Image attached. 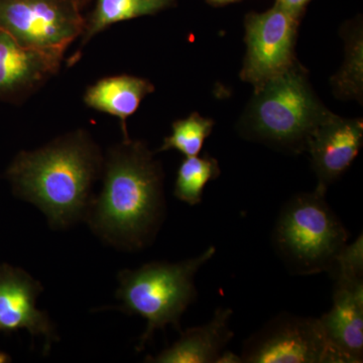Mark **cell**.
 <instances>
[{
    "instance_id": "22",
    "label": "cell",
    "mask_w": 363,
    "mask_h": 363,
    "mask_svg": "<svg viewBox=\"0 0 363 363\" xmlns=\"http://www.w3.org/2000/svg\"><path fill=\"white\" fill-rule=\"evenodd\" d=\"M11 362V358L7 357L6 353L0 352V363H6Z\"/></svg>"
},
{
    "instance_id": "15",
    "label": "cell",
    "mask_w": 363,
    "mask_h": 363,
    "mask_svg": "<svg viewBox=\"0 0 363 363\" xmlns=\"http://www.w3.org/2000/svg\"><path fill=\"white\" fill-rule=\"evenodd\" d=\"M176 2L177 0H97L92 13L86 18L78 52L95 35L114 23L143 16H154L171 9ZM76 57L77 55L70 59L72 63L74 64Z\"/></svg>"
},
{
    "instance_id": "4",
    "label": "cell",
    "mask_w": 363,
    "mask_h": 363,
    "mask_svg": "<svg viewBox=\"0 0 363 363\" xmlns=\"http://www.w3.org/2000/svg\"><path fill=\"white\" fill-rule=\"evenodd\" d=\"M214 247L194 259L177 264L154 262L138 269L119 272L116 298L121 309L147 320V328L136 350L142 351L155 331L173 325L180 330L182 315L195 300V274L214 257Z\"/></svg>"
},
{
    "instance_id": "14",
    "label": "cell",
    "mask_w": 363,
    "mask_h": 363,
    "mask_svg": "<svg viewBox=\"0 0 363 363\" xmlns=\"http://www.w3.org/2000/svg\"><path fill=\"white\" fill-rule=\"evenodd\" d=\"M154 91L155 86L147 79L123 74L100 79L90 85L85 91L83 101L89 108L119 118L123 138H128L126 121Z\"/></svg>"
},
{
    "instance_id": "20",
    "label": "cell",
    "mask_w": 363,
    "mask_h": 363,
    "mask_svg": "<svg viewBox=\"0 0 363 363\" xmlns=\"http://www.w3.org/2000/svg\"><path fill=\"white\" fill-rule=\"evenodd\" d=\"M238 363L241 362V358L238 355L233 354V352L229 351H224L222 353L220 358H219L218 363Z\"/></svg>"
},
{
    "instance_id": "17",
    "label": "cell",
    "mask_w": 363,
    "mask_h": 363,
    "mask_svg": "<svg viewBox=\"0 0 363 363\" xmlns=\"http://www.w3.org/2000/svg\"><path fill=\"white\" fill-rule=\"evenodd\" d=\"M214 124L212 119L203 117L197 112L187 118L179 119L172 125V135L164 138L157 152L176 150L186 157L198 156L205 140L211 135Z\"/></svg>"
},
{
    "instance_id": "13",
    "label": "cell",
    "mask_w": 363,
    "mask_h": 363,
    "mask_svg": "<svg viewBox=\"0 0 363 363\" xmlns=\"http://www.w3.org/2000/svg\"><path fill=\"white\" fill-rule=\"evenodd\" d=\"M233 310L220 308L211 321L204 326L194 327L182 333L171 347L157 357H147V362L156 363H218L224 348L233 337L229 322Z\"/></svg>"
},
{
    "instance_id": "18",
    "label": "cell",
    "mask_w": 363,
    "mask_h": 363,
    "mask_svg": "<svg viewBox=\"0 0 363 363\" xmlns=\"http://www.w3.org/2000/svg\"><path fill=\"white\" fill-rule=\"evenodd\" d=\"M350 50L347 51V59L342 70L333 79L334 89L343 97L358 98L362 95V32L351 37L347 42Z\"/></svg>"
},
{
    "instance_id": "9",
    "label": "cell",
    "mask_w": 363,
    "mask_h": 363,
    "mask_svg": "<svg viewBox=\"0 0 363 363\" xmlns=\"http://www.w3.org/2000/svg\"><path fill=\"white\" fill-rule=\"evenodd\" d=\"M301 18L279 4L262 13L245 16L247 55L240 72L255 91L281 75L296 62L295 45Z\"/></svg>"
},
{
    "instance_id": "3",
    "label": "cell",
    "mask_w": 363,
    "mask_h": 363,
    "mask_svg": "<svg viewBox=\"0 0 363 363\" xmlns=\"http://www.w3.org/2000/svg\"><path fill=\"white\" fill-rule=\"evenodd\" d=\"M297 61L255 91L243 121L245 135L274 147L302 152L312 133L330 116Z\"/></svg>"
},
{
    "instance_id": "10",
    "label": "cell",
    "mask_w": 363,
    "mask_h": 363,
    "mask_svg": "<svg viewBox=\"0 0 363 363\" xmlns=\"http://www.w3.org/2000/svg\"><path fill=\"white\" fill-rule=\"evenodd\" d=\"M42 291L39 281L23 269L0 264V332L26 329L33 337L43 336L49 350L58 336L47 313L37 308Z\"/></svg>"
},
{
    "instance_id": "2",
    "label": "cell",
    "mask_w": 363,
    "mask_h": 363,
    "mask_svg": "<svg viewBox=\"0 0 363 363\" xmlns=\"http://www.w3.org/2000/svg\"><path fill=\"white\" fill-rule=\"evenodd\" d=\"M104 156L89 131L79 128L18 155L6 176L14 194L42 210L50 225L66 228L83 218Z\"/></svg>"
},
{
    "instance_id": "21",
    "label": "cell",
    "mask_w": 363,
    "mask_h": 363,
    "mask_svg": "<svg viewBox=\"0 0 363 363\" xmlns=\"http://www.w3.org/2000/svg\"><path fill=\"white\" fill-rule=\"evenodd\" d=\"M207 1L213 6H225V4H233L238 0H207Z\"/></svg>"
},
{
    "instance_id": "11",
    "label": "cell",
    "mask_w": 363,
    "mask_h": 363,
    "mask_svg": "<svg viewBox=\"0 0 363 363\" xmlns=\"http://www.w3.org/2000/svg\"><path fill=\"white\" fill-rule=\"evenodd\" d=\"M64 55L20 44L0 28V98L26 99L40 89L61 68Z\"/></svg>"
},
{
    "instance_id": "12",
    "label": "cell",
    "mask_w": 363,
    "mask_h": 363,
    "mask_svg": "<svg viewBox=\"0 0 363 363\" xmlns=\"http://www.w3.org/2000/svg\"><path fill=\"white\" fill-rule=\"evenodd\" d=\"M362 142V119L331 113L318 126L307 143L318 178L317 190L326 193L329 186L350 168Z\"/></svg>"
},
{
    "instance_id": "7",
    "label": "cell",
    "mask_w": 363,
    "mask_h": 363,
    "mask_svg": "<svg viewBox=\"0 0 363 363\" xmlns=\"http://www.w3.org/2000/svg\"><path fill=\"white\" fill-rule=\"evenodd\" d=\"M241 362L346 363L316 318L284 314L248 339Z\"/></svg>"
},
{
    "instance_id": "8",
    "label": "cell",
    "mask_w": 363,
    "mask_h": 363,
    "mask_svg": "<svg viewBox=\"0 0 363 363\" xmlns=\"http://www.w3.org/2000/svg\"><path fill=\"white\" fill-rule=\"evenodd\" d=\"M331 271L335 277L333 305L321 318L322 327L346 363L362 362L363 240L360 235L339 253Z\"/></svg>"
},
{
    "instance_id": "5",
    "label": "cell",
    "mask_w": 363,
    "mask_h": 363,
    "mask_svg": "<svg viewBox=\"0 0 363 363\" xmlns=\"http://www.w3.org/2000/svg\"><path fill=\"white\" fill-rule=\"evenodd\" d=\"M315 189L293 197L281 209L274 231V242L291 271L313 274L331 271L347 245L348 234Z\"/></svg>"
},
{
    "instance_id": "6",
    "label": "cell",
    "mask_w": 363,
    "mask_h": 363,
    "mask_svg": "<svg viewBox=\"0 0 363 363\" xmlns=\"http://www.w3.org/2000/svg\"><path fill=\"white\" fill-rule=\"evenodd\" d=\"M83 0H0V28L20 44L65 52L84 30Z\"/></svg>"
},
{
    "instance_id": "16",
    "label": "cell",
    "mask_w": 363,
    "mask_h": 363,
    "mask_svg": "<svg viewBox=\"0 0 363 363\" xmlns=\"http://www.w3.org/2000/svg\"><path fill=\"white\" fill-rule=\"evenodd\" d=\"M220 173L218 162L209 155L186 157L177 173L174 195L190 206L200 204L205 186L218 178Z\"/></svg>"
},
{
    "instance_id": "19",
    "label": "cell",
    "mask_w": 363,
    "mask_h": 363,
    "mask_svg": "<svg viewBox=\"0 0 363 363\" xmlns=\"http://www.w3.org/2000/svg\"><path fill=\"white\" fill-rule=\"evenodd\" d=\"M312 0H277V4L283 6L291 13L295 14L298 18H302L306 7Z\"/></svg>"
},
{
    "instance_id": "1",
    "label": "cell",
    "mask_w": 363,
    "mask_h": 363,
    "mask_svg": "<svg viewBox=\"0 0 363 363\" xmlns=\"http://www.w3.org/2000/svg\"><path fill=\"white\" fill-rule=\"evenodd\" d=\"M104 187L86 220L100 238L126 250L147 247L164 219V171L142 140L123 138L104 157Z\"/></svg>"
}]
</instances>
